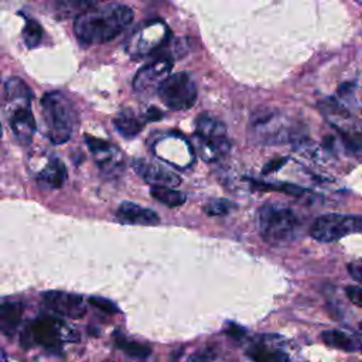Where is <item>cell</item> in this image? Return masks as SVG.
Segmentation results:
<instances>
[{
    "label": "cell",
    "mask_w": 362,
    "mask_h": 362,
    "mask_svg": "<svg viewBox=\"0 0 362 362\" xmlns=\"http://www.w3.org/2000/svg\"><path fill=\"white\" fill-rule=\"evenodd\" d=\"M133 10L119 3L93 4L74 21L76 38L85 44H102L120 35L133 21Z\"/></svg>",
    "instance_id": "1"
},
{
    "label": "cell",
    "mask_w": 362,
    "mask_h": 362,
    "mask_svg": "<svg viewBox=\"0 0 362 362\" xmlns=\"http://www.w3.org/2000/svg\"><path fill=\"white\" fill-rule=\"evenodd\" d=\"M31 90L24 81L17 76L7 79L4 98L8 115V124L13 134L21 144H30L37 124L31 110Z\"/></svg>",
    "instance_id": "2"
},
{
    "label": "cell",
    "mask_w": 362,
    "mask_h": 362,
    "mask_svg": "<svg viewBox=\"0 0 362 362\" xmlns=\"http://www.w3.org/2000/svg\"><path fill=\"white\" fill-rule=\"evenodd\" d=\"M257 229L267 243L283 246L298 238L301 221L290 206L267 202L257 211Z\"/></svg>",
    "instance_id": "3"
},
{
    "label": "cell",
    "mask_w": 362,
    "mask_h": 362,
    "mask_svg": "<svg viewBox=\"0 0 362 362\" xmlns=\"http://www.w3.org/2000/svg\"><path fill=\"white\" fill-rule=\"evenodd\" d=\"M41 106L48 139L55 144L68 141L75 124V110L71 100L62 92L52 90L42 96Z\"/></svg>",
    "instance_id": "4"
},
{
    "label": "cell",
    "mask_w": 362,
    "mask_h": 362,
    "mask_svg": "<svg viewBox=\"0 0 362 362\" xmlns=\"http://www.w3.org/2000/svg\"><path fill=\"white\" fill-rule=\"evenodd\" d=\"M194 146L204 161L215 163L229 153L230 143L226 126L209 113H201L195 119Z\"/></svg>",
    "instance_id": "5"
},
{
    "label": "cell",
    "mask_w": 362,
    "mask_h": 362,
    "mask_svg": "<svg viewBox=\"0 0 362 362\" xmlns=\"http://www.w3.org/2000/svg\"><path fill=\"white\" fill-rule=\"evenodd\" d=\"M79 335L64 321L54 317H38L27 324L21 332V345L24 348L42 346L58 349L64 342H75Z\"/></svg>",
    "instance_id": "6"
},
{
    "label": "cell",
    "mask_w": 362,
    "mask_h": 362,
    "mask_svg": "<svg viewBox=\"0 0 362 362\" xmlns=\"http://www.w3.org/2000/svg\"><path fill=\"white\" fill-rule=\"evenodd\" d=\"M362 230L361 215H345V214H324L318 216L311 228L310 235L324 243L339 240L352 233Z\"/></svg>",
    "instance_id": "7"
},
{
    "label": "cell",
    "mask_w": 362,
    "mask_h": 362,
    "mask_svg": "<svg viewBox=\"0 0 362 362\" xmlns=\"http://www.w3.org/2000/svg\"><path fill=\"white\" fill-rule=\"evenodd\" d=\"M168 27L161 20H151L140 25L126 44L127 54L134 58H144L164 45L168 38Z\"/></svg>",
    "instance_id": "8"
},
{
    "label": "cell",
    "mask_w": 362,
    "mask_h": 362,
    "mask_svg": "<svg viewBox=\"0 0 362 362\" xmlns=\"http://www.w3.org/2000/svg\"><path fill=\"white\" fill-rule=\"evenodd\" d=\"M161 102L174 110L188 109L197 100V86L185 72L168 75L157 89Z\"/></svg>",
    "instance_id": "9"
},
{
    "label": "cell",
    "mask_w": 362,
    "mask_h": 362,
    "mask_svg": "<svg viewBox=\"0 0 362 362\" xmlns=\"http://www.w3.org/2000/svg\"><path fill=\"white\" fill-rule=\"evenodd\" d=\"M153 150L160 160L182 170L191 167L195 158L192 144L177 133L158 137L153 144Z\"/></svg>",
    "instance_id": "10"
},
{
    "label": "cell",
    "mask_w": 362,
    "mask_h": 362,
    "mask_svg": "<svg viewBox=\"0 0 362 362\" xmlns=\"http://www.w3.org/2000/svg\"><path fill=\"white\" fill-rule=\"evenodd\" d=\"M250 136L260 144L286 143L294 136V124L283 115L272 113L253 122L250 126Z\"/></svg>",
    "instance_id": "11"
},
{
    "label": "cell",
    "mask_w": 362,
    "mask_h": 362,
    "mask_svg": "<svg viewBox=\"0 0 362 362\" xmlns=\"http://www.w3.org/2000/svg\"><path fill=\"white\" fill-rule=\"evenodd\" d=\"M246 356L253 362H290L284 349V338L276 334L255 337L246 348Z\"/></svg>",
    "instance_id": "12"
},
{
    "label": "cell",
    "mask_w": 362,
    "mask_h": 362,
    "mask_svg": "<svg viewBox=\"0 0 362 362\" xmlns=\"http://www.w3.org/2000/svg\"><path fill=\"white\" fill-rule=\"evenodd\" d=\"M173 68L171 58L161 55L158 58H154L151 62L143 65L134 79H133V88L137 93H153L157 92L160 85L165 81V78L170 75V71Z\"/></svg>",
    "instance_id": "13"
},
{
    "label": "cell",
    "mask_w": 362,
    "mask_h": 362,
    "mask_svg": "<svg viewBox=\"0 0 362 362\" xmlns=\"http://www.w3.org/2000/svg\"><path fill=\"white\" fill-rule=\"evenodd\" d=\"M85 141L90 150L96 164L106 174H119L123 168L124 160L120 148L107 140H102L86 134Z\"/></svg>",
    "instance_id": "14"
},
{
    "label": "cell",
    "mask_w": 362,
    "mask_h": 362,
    "mask_svg": "<svg viewBox=\"0 0 362 362\" xmlns=\"http://www.w3.org/2000/svg\"><path fill=\"white\" fill-rule=\"evenodd\" d=\"M42 301L48 310L61 317L82 318L86 313V305L79 294L52 290L42 294Z\"/></svg>",
    "instance_id": "15"
},
{
    "label": "cell",
    "mask_w": 362,
    "mask_h": 362,
    "mask_svg": "<svg viewBox=\"0 0 362 362\" xmlns=\"http://www.w3.org/2000/svg\"><path fill=\"white\" fill-rule=\"evenodd\" d=\"M134 171L151 187H177L181 182V178L174 171L165 168L161 164L147 161L143 158L133 161Z\"/></svg>",
    "instance_id": "16"
},
{
    "label": "cell",
    "mask_w": 362,
    "mask_h": 362,
    "mask_svg": "<svg viewBox=\"0 0 362 362\" xmlns=\"http://www.w3.org/2000/svg\"><path fill=\"white\" fill-rule=\"evenodd\" d=\"M116 218L119 219V222L127 223V225L147 226V225H157L160 222V216L154 211L129 201H124L119 205L116 211Z\"/></svg>",
    "instance_id": "17"
},
{
    "label": "cell",
    "mask_w": 362,
    "mask_h": 362,
    "mask_svg": "<svg viewBox=\"0 0 362 362\" xmlns=\"http://www.w3.org/2000/svg\"><path fill=\"white\" fill-rule=\"evenodd\" d=\"M24 307L17 301H7L0 304V332L13 337L23 320Z\"/></svg>",
    "instance_id": "18"
},
{
    "label": "cell",
    "mask_w": 362,
    "mask_h": 362,
    "mask_svg": "<svg viewBox=\"0 0 362 362\" xmlns=\"http://www.w3.org/2000/svg\"><path fill=\"white\" fill-rule=\"evenodd\" d=\"M37 178L38 182L47 188H61L66 180L65 164L59 158L52 157L38 173Z\"/></svg>",
    "instance_id": "19"
},
{
    "label": "cell",
    "mask_w": 362,
    "mask_h": 362,
    "mask_svg": "<svg viewBox=\"0 0 362 362\" xmlns=\"http://www.w3.org/2000/svg\"><path fill=\"white\" fill-rule=\"evenodd\" d=\"M113 126L116 127L120 136L126 139H133L144 127V120L139 117L136 113H133L130 109H123L113 119Z\"/></svg>",
    "instance_id": "20"
},
{
    "label": "cell",
    "mask_w": 362,
    "mask_h": 362,
    "mask_svg": "<svg viewBox=\"0 0 362 362\" xmlns=\"http://www.w3.org/2000/svg\"><path fill=\"white\" fill-rule=\"evenodd\" d=\"M321 338L325 345L331 348H337L345 352H358L361 349L359 337L346 334L339 329H328L321 334Z\"/></svg>",
    "instance_id": "21"
},
{
    "label": "cell",
    "mask_w": 362,
    "mask_h": 362,
    "mask_svg": "<svg viewBox=\"0 0 362 362\" xmlns=\"http://www.w3.org/2000/svg\"><path fill=\"white\" fill-rule=\"evenodd\" d=\"M113 339L115 344L119 349H122L127 356L134 358V359H146L151 354V348L143 342L132 341L127 337H124L122 332L116 331L113 332Z\"/></svg>",
    "instance_id": "22"
},
{
    "label": "cell",
    "mask_w": 362,
    "mask_h": 362,
    "mask_svg": "<svg viewBox=\"0 0 362 362\" xmlns=\"http://www.w3.org/2000/svg\"><path fill=\"white\" fill-rule=\"evenodd\" d=\"M150 194L154 199L164 204L165 206H180L185 202V194L168 187H151Z\"/></svg>",
    "instance_id": "23"
},
{
    "label": "cell",
    "mask_w": 362,
    "mask_h": 362,
    "mask_svg": "<svg viewBox=\"0 0 362 362\" xmlns=\"http://www.w3.org/2000/svg\"><path fill=\"white\" fill-rule=\"evenodd\" d=\"M23 40L27 48H35L40 45L42 40V27L38 21L33 18L25 20V25L23 28Z\"/></svg>",
    "instance_id": "24"
},
{
    "label": "cell",
    "mask_w": 362,
    "mask_h": 362,
    "mask_svg": "<svg viewBox=\"0 0 362 362\" xmlns=\"http://www.w3.org/2000/svg\"><path fill=\"white\" fill-rule=\"evenodd\" d=\"M235 208H236V205L232 201L225 199V198H215L205 204L204 211L209 216H223V215H228Z\"/></svg>",
    "instance_id": "25"
},
{
    "label": "cell",
    "mask_w": 362,
    "mask_h": 362,
    "mask_svg": "<svg viewBox=\"0 0 362 362\" xmlns=\"http://www.w3.org/2000/svg\"><path fill=\"white\" fill-rule=\"evenodd\" d=\"M259 188H263V189H273V191H281V192H286V194H290V195H294V197H300L305 192L304 188L298 187V185H294V184H286V182H280V184H266V182H255Z\"/></svg>",
    "instance_id": "26"
},
{
    "label": "cell",
    "mask_w": 362,
    "mask_h": 362,
    "mask_svg": "<svg viewBox=\"0 0 362 362\" xmlns=\"http://www.w3.org/2000/svg\"><path fill=\"white\" fill-rule=\"evenodd\" d=\"M88 301H89L90 305H93L95 308L100 310V311L105 313V314H116V313H119V308H117L116 303H113V301L109 300V298L93 296V297H89Z\"/></svg>",
    "instance_id": "27"
},
{
    "label": "cell",
    "mask_w": 362,
    "mask_h": 362,
    "mask_svg": "<svg viewBox=\"0 0 362 362\" xmlns=\"http://www.w3.org/2000/svg\"><path fill=\"white\" fill-rule=\"evenodd\" d=\"M98 0H57L58 6L62 8H66L68 11H76L81 10V13L83 10H86L88 7L96 4Z\"/></svg>",
    "instance_id": "28"
},
{
    "label": "cell",
    "mask_w": 362,
    "mask_h": 362,
    "mask_svg": "<svg viewBox=\"0 0 362 362\" xmlns=\"http://www.w3.org/2000/svg\"><path fill=\"white\" fill-rule=\"evenodd\" d=\"M188 362H215V351L212 348H204L189 356Z\"/></svg>",
    "instance_id": "29"
},
{
    "label": "cell",
    "mask_w": 362,
    "mask_h": 362,
    "mask_svg": "<svg viewBox=\"0 0 362 362\" xmlns=\"http://www.w3.org/2000/svg\"><path fill=\"white\" fill-rule=\"evenodd\" d=\"M345 293H346V297L351 300V303H354L356 307H361L362 305V290L358 284L355 286H346L345 287Z\"/></svg>",
    "instance_id": "30"
},
{
    "label": "cell",
    "mask_w": 362,
    "mask_h": 362,
    "mask_svg": "<svg viewBox=\"0 0 362 362\" xmlns=\"http://www.w3.org/2000/svg\"><path fill=\"white\" fill-rule=\"evenodd\" d=\"M225 332L229 337L235 338V339H242L246 335V329L245 328H242V327H239L236 324H232V322H228V328H225Z\"/></svg>",
    "instance_id": "31"
},
{
    "label": "cell",
    "mask_w": 362,
    "mask_h": 362,
    "mask_svg": "<svg viewBox=\"0 0 362 362\" xmlns=\"http://www.w3.org/2000/svg\"><path fill=\"white\" fill-rule=\"evenodd\" d=\"M348 270H349V274L354 277V280L356 283H361L362 277H361V273H362V267H361V263L359 262H355V263H351L348 266Z\"/></svg>",
    "instance_id": "32"
},
{
    "label": "cell",
    "mask_w": 362,
    "mask_h": 362,
    "mask_svg": "<svg viewBox=\"0 0 362 362\" xmlns=\"http://www.w3.org/2000/svg\"><path fill=\"white\" fill-rule=\"evenodd\" d=\"M0 362H8V361H7V356H6V354H4L3 349H0Z\"/></svg>",
    "instance_id": "33"
}]
</instances>
